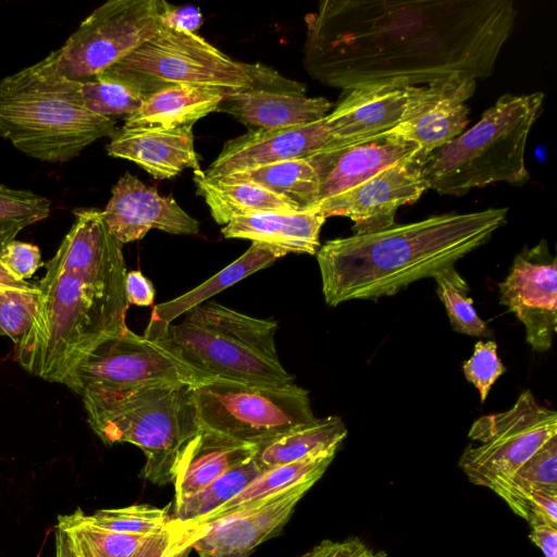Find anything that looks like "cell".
I'll list each match as a JSON object with an SVG mask.
<instances>
[{"mask_svg":"<svg viewBox=\"0 0 557 557\" xmlns=\"http://www.w3.org/2000/svg\"><path fill=\"white\" fill-rule=\"evenodd\" d=\"M418 86L349 89L325 116L336 145L392 131L401 120Z\"/></svg>","mask_w":557,"mask_h":557,"instance_id":"cell-21","label":"cell"},{"mask_svg":"<svg viewBox=\"0 0 557 557\" xmlns=\"http://www.w3.org/2000/svg\"><path fill=\"white\" fill-rule=\"evenodd\" d=\"M287 253L280 248L251 242L250 247L235 261L209 280L172 300L157 305L147 327L159 329L171 324L176 318L252 273L264 269Z\"/></svg>","mask_w":557,"mask_h":557,"instance_id":"cell-25","label":"cell"},{"mask_svg":"<svg viewBox=\"0 0 557 557\" xmlns=\"http://www.w3.org/2000/svg\"><path fill=\"white\" fill-rule=\"evenodd\" d=\"M97 78L125 84L145 99L174 86L211 88L224 92L304 86L261 63L233 60L196 33L165 26Z\"/></svg>","mask_w":557,"mask_h":557,"instance_id":"cell-8","label":"cell"},{"mask_svg":"<svg viewBox=\"0 0 557 557\" xmlns=\"http://www.w3.org/2000/svg\"><path fill=\"white\" fill-rule=\"evenodd\" d=\"M197 194L203 197L214 221L226 225L236 218L259 212L294 213L298 206L259 185L209 178L203 171H194Z\"/></svg>","mask_w":557,"mask_h":557,"instance_id":"cell-28","label":"cell"},{"mask_svg":"<svg viewBox=\"0 0 557 557\" xmlns=\"http://www.w3.org/2000/svg\"><path fill=\"white\" fill-rule=\"evenodd\" d=\"M468 436L479 444L467 446L459 467L471 483L496 494L525 461L557 436V413L537 403L528 389L508 410L476 419Z\"/></svg>","mask_w":557,"mask_h":557,"instance_id":"cell-10","label":"cell"},{"mask_svg":"<svg viewBox=\"0 0 557 557\" xmlns=\"http://www.w3.org/2000/svg\"><path fill=\"white\" fill-rule=\"evenodd\" d=\"M190 393L199 428L257 447L318 419L309 392L295 383L270 386L209 380L190 386Z\"/></svg>","mask_w":557,"mask_h":557,"instance_id":"cell-9","label":"cell"},{"mask_svg":"<svg viewBox=\"0 0 557 557\" xmlns=\"http://www.w3.org/2000/svg\"><path fill=\"white\" fill-rule=\"evenodd\" d=\"M162 23L165 27L196 33L203 23V16L197 7H176L166 2Z\"/></svg>","mask_w":557,"mask_h":557,"instance_id":"cell-41","label":"cell"},{"mask_svg":"<svg viewBox=\"0 0 557 557\" xmlns=\"http://www.w3.org/2000/svg\"><path fill=\"white\" fill-rule=\"evenodd\" d=\"M505 371L497 354V344L492 339L478 341L472 356L463 363L465 377L478 389L482 404L493 384Z\"/></svg>","mask_w":557,"mask_h":557,"instance_id":"cell-38","label":"cell"},{"mask_svg":"<svg viewBox=\"0 0 557 557\" xmlns=\"http://www.w3.org/2000/svg\"><path fill=\"white\" fill-rule=\"evenodd\" d=\"M50 211L46 197L0 184V253L22 230L45 220Z\"/></svg>","mask_w":557,"mask_h":557,"instance_id":"cell-34","label":"cell"},{"mask_svg":"<svg viewBox=\"0 0 557 557\" xmlns=\"http://www.w3.org/2000/svg\"><path fill=\"white\" fill-rule=\"evenodd\" d=\"M164 0H110L51 51L58 72L86 83L122 61L163 28Z\"/></svg>","mask_w":557,"mask_h":557,"instance_id":"cell-11","label":"cell"},{"mask_svg":"<svg viewBox=\"0 0 557 557\" xmlns=\"http://www.w3.org/2000/svg\"><path fill=\"white\" fill-rule=\"evenodd\" d=\"M55 557H83L70 532L55 527Z\"/></svg>","mask_w":557,"mask_h":557,"instance_id":"cell-44","label":"cell"},{"mask_svg":"<svg viewBox=\"0 0 557 557\" xmlns=\"http://www.w3.org/2000/svg\"><path fill=\"white\" fill-rule=\"evenodd\" d=\"M107 153L134 162L158 180L175 177L185 169L201 170L193 125L122 126L107 145Z\"/></svg>","mask_w":557,"mask_h":557,"instance_id":"cell-19","label":"cell"},{"mask_svg":"<svg viewBox=\"0 0 557 557\" xmlns=\"http://www.w3.org/2000/svg\"><path fill=\"white\" fill-rule=\"evenodd\" d=\"M530 540L545 557H557V529L545 520H532Z\"/></svg>","mask_w":557,"mask_h":557,"instance_id":"cell-43","label":"cell"},{"mask_svg":"<svg viewBox=\"0 0 557 557\" xmlns=\"http://www.w3.org/2000/svg\"><path fill=\"white\" fill-rule=\"evenodd\" d=\"M315 482H299L207 525L190 531L176 529L182 540L200 557H248L257 546L283 529L296 505Z\"/></svg>","mask_w":557,"mask_h":557,"instance_id":"cell-15","label":"cell"},{"mask_svg":"<svg viewBox=\"0 0 557 557\" xmlns=\"http://www.w3.org/2000/svg\"><path fill=\"white\" fill-rule=\"evenodd\" d=\"M213 180L259 185L288 199L301 211L311 210L319 199L318 175L307 159L276 161Z\"/></svg>","mask_w":557,"mask_h":557,"instance_id":"cell-30","label":"cell"},{"mask_svg":"<svg viewBox=\"0 0 557 557\" xmlns=\"http://www.w3.org/2000/svg\"><path fill=\"white\" fill-rule=\"evenodd\" d=\"M257 446L199 429L181 453L174 478L175 499L193 495L251 459Z\"/></svg>","mask_w":557,"mask_h":557,"instance_id":"cell-22","label":"cell"},{"mask_svg":"<svg viewBox=\"0 0 557 557\" xmlns=\"http://www.w3.org/2000/svg\"><path fill=\"white\" fill-rule=\"evenodd\" d=\"M177 324L146 327L157 342L208 380L286 386L294 376L281 363L277 322L253 318L214 301L202 302Z\"/></svg>","mask_w":557,"mask_h":557,"instance_id":"cell-5","label":"cell"},{"mask_svg":"<svg viewBox=\"0 0 557 557\" xmlns=\"http://www.w3.org/2000/svg\"><path fill=\"white\" fill-rule=\"evenodd\" d=\"M517 14L512 0H325L306 17L304 66L345 90L484 79Z\"/></svg>","mask_w":557,"mask_h":557,"instance_id":"cell-1","label":"cell"},{"mask_svg":"<svg viewBox=\"0 0 557 557\" xmlns=\"http://www.w3.org/2000/svg\"><path fill=\"white\" fill-rule=\"evenodd\" d=\"M325 220L323 214L312 210L259 212L232 220L221 233L225 238L259 242L286 253L315 255L321 246L320 231Z\"/></svg>","mask_w":557,"mask_h":557,"instance_id":"cell-23","label":"cell"},{"mask_svg":"<svg viewBox=\"0 0 557 557\" xmlns=\"http://www.w3.org/2000/svg\"><path fill=\"white\" fill-rule=\"evenodd\" d=\"M337 450L331 449L272 468L261 473L236 496L210 513L187 524L178 525L174 521L173 524L182 531H190L259 504L299 482L318 481L333 461Z\"/></svg>","mask_w":557,"mask_h":557,"instance_id":"cell-24","label":"cell"},{"mask_svg":"<svg viewBox=\"0 0 557 557\" xmlns=\"http://www.w3.org/2000/svg\"><path fill=\"white\" fill-rule=\"evenodd\" d=\"M102 218L110 233L123 245L146 236L150 230L175 235H197L199 222L172 196H161L129 172L112 188Z\"/></svg>","mask_w":557,"mask_h":557,"instance_id":"cell-17","label":"cell"},{"mask_svg":"<svg viewBox=\"0 0 557 557\" xmlns=\"http://www.w3.org/2000/svg\"><path fill=\"white\" fill-rule=\"evenodd\" d=\"M116 129L115 120L85 107L78 83L58 72L51 52L0 79V135L28 157L66 162Z\"/></svg>","mask_w":557,"mask_h":557,"instance_id":"cell-4","label":"cell"},{"mask_svg":"<svg viewBox=\"0 0 557 557\" xmlns=\"http://www.w3.org/2000/svg\"><path fill=\"white\" fill-rule=\"evenodd\" d=\"M532 486L557 487V436L540 448L496 494L508 504Z\"/></svg>","mask_w":557,"mask_h":557,"instance_id":"cell-36","label":"cell"},{"mask_svg":"<svg viewBox=\"0 0 557 557\" xmlns=\"http://www.w3.org/2000/svg\"><path fill=\"white\" fill-rule=\"evenodd\" d=\"M191 547L180 535L172 542L162 557H188Z\"/></svg>","mask_w":557,"mask_h":557,"instance_id":"cell-46","label":"cell"},{"mask_svg":"<svg viewBox=\"0 0 557 557\" xmlns=\"http://www.w3.org/2000/svg\"><path fill=\"white\" fill-rule=\"evenodd\" d=\"M0 289H17L39 293L38 286L21 280L0 259Z\"/></svg>","mask_w":557,"mask_h":557,"instance_id":"cell-45","label":"cell"},{"mask_svg":"<svg viewBox=\"0 0 557 557\" xmlns=\"http://www.w3.org/2000/svg\"><path fill=\"white\" fill-rule=\"evenodd\" d=\"M347 433L341 417L329 416L258 446L252 458L261 471L265 472L312 455L338 449Z\"/></svg>","mask_w":557,"mask_h":557,"instance_id":"cell-29","label":"cell"},{"mask_svg":"<svg viewBox=\"0 0 557 557\" xmlns=\"http://www.w3.org/2000/svg\"><path fill=\"white\" fill-rule=\"evenodd\" d=\"M38 298L39 293L0 289V336L16 345L34 322Z\"/></svg>","mask_w":557,"mask_h":557,"instance_id":"cell-37","label":"cell"},{"mask_svg":"<svg viewBox=\"0 0 557 557\" xmlns=\"http://www.w3.org/2000/svg\"><path fill=\"white\" fill-rule=\"evenodd\" d=\"M433 278L436 283L437 296L456 332L474 337L493 336V331L473 308L472 299L468 296L470 290L468 283L454 265L438 270Z\"/></svg>","mask_w":557,"mask_h":557,"instance_id":"cell-32","label":"cell"},{"mask_svg":"<svg viewBox=\"0 0 557 557\" xmlns=\"http://www.w3.org/2000/svg\"><path fill=\"white\" fill-rule=\"evenodd\" d=\"M226 92L202 87L174 86L148 96L140 107L125 119L123 126L177 127L194 125L218 111Z\"/></svg>","mask_w":557,"mask_h":557,"instance_id":"cell-27","label":"cell"},{"mask_svg":"<svg viewBox=\"0 0 557 557\" xmlns=\"http://www.w3.org/2000/svg\"><path fill=\"white\" fill-rule=\"evenodd\" d=\"M0 259L21 280L26 281L41 264L40 250L36 245L21 240L10 242L2 252Z\"/></svg>","mask_w":557,"mask_h":557,"instance_id":"cell-39","label":"cell"},{"mask_svg":"<svg viewBox=\"0 0 557 557\" xmlns=\"http://www.w3.org/2000/svg\"><path fill=\"white\" fill-rule=\"evenodd\" d=\"M81 98L85 107L103 116L127 117L134 113L145 97L132 87L120 82L97 78L78 83Z\"/></svg>","mask_w":557,"mask_h":557,"instance_id":"cell-35","label":"cell"},{"mask_svg":"<svg viewBox=\"0 0 557 557\" xmlns=\"http://www.w3.org/2000/svg\"><path fill=\"white\" fill-rule=\"evenodd\" d=\"M87 421L107 445L141 449V475L157 485L173 483L187 442L199 431L190 386L159 382L82 397Z\"/></svg>","mask_w":557,"mask_h":557,"instance_id":"cell-7","label":"cell"},{"mask_svg":"<svg viewBox=\"0 0 557 557\" xmlns=\"http://www.w3.org/2000/svg\"><path fill=\"white\" fill-rule=\"evenodd\" d=\"M428 154L422 150L411 158L385 168L357 186L318 202L311 210L329 216L349 218L354 234L375 233L395 224L397 210L416 202L428 185L422 168Z\"/></svg>","mask_w":557,"mask_h":557,"instance_id":"cell-13","label":"cell"},{"mask_svg":"<svg viewBox=\"0 0 557 557\" xmlns=\"http://www.w3.org/2000/svg\"><path fill=\"white\" fill-rule=\"evenodd\" d=\"M261 469L253 458L226 472L199 492L175 499L173 521L182 525L194 522L224 505L250 482L258 478Z\"/></svg>","mask_w":557,"mask_h":557,"instance_id":"cell-31","label":"cell"},{"mask_svg":"<svg viewBox=\"0 0 557 557\" xmlns=\"http://www.w3.org/2000/svg\"><path fill=\"white\" fill-rule=\"evenodd\" d=\"M206 381L166 348L126 327L96 347L65 385L84 397L159 382L195 386Z\"/></svg>","mask_w":557,"mask_h":557,"instance_id":"cell-12","label":"cell"},{"mask_svg":"<svg viewBox=\"0 0 557 557\" xmlns=\"http://www.w3.org/2000/svg\"><path fill=\"white\" fill-rule=\"evenodd\" d=\"M507 208L447 213L385 230L335 238L317 255L325 302L392 296L433 277L490 240L507 222Z\"/></svg>","mask_w":557,"mask_h":557,"instance_id":"cell-3","label":"cell"},{"mask_svg":"<svg viewBox=\"0 0 557 557\" xmlns=\"http://www.w3.org/2000/svg\"><path fill=\"white\" fill-rule=\"evenodd\" d=\"M125 296L128 305L151 306L154 301V287L140 271H129L125 276Z\"/></svg>","mask_w":557,"mask_h":557,"instance_id":"cell-42","label":"cell"},{"mask_svg":"<svg viewBox=\"0 0 557 557\" xmlns=\"http://www.w3.org/2000/svg\"><path fill=\"white\" fill-rule=\"evenodd\" d=\"M333 109L323 97H308L306 86L295 89L252 88L226 92L218 111L249 131H273L322 120Z\"/></svg>","mask_w":557,"mask_h":557,"instance_id":"cell-20","label":"cell"},{"mask_svg":"<svg viewBox=\"0 0 557 557\" xmlns=\"http://www.w3.org/2000/svg\"><path fill=\"white\" fill-rule=\"evenodd\" d=\"M475 87V79L459 74L418 86L401 120L389 132L431 153L465 132L470 112L467 101Z\"/></svg>","mask_w":557,"mask_h":557,"instance_id":"cell-16","label":"cell"},{"mask_svg":"<svg viewBox=\"0 0 557 557\" xmlns=\"http://www.w3.org/2000/svg\"><path fill=\"white\" fill-rule=\"evenodd\" d=\"M498 287L500 304L524 325L531 348L549 350L557 330V260L547 242L523 248Z\"/></svg>","mask_w":557,"mask_h":557,"instance_id":"cell-14","label":"cell"},{"mask_svg":"<svg viewBox=\"0 0 557 557\" xmlns=\"http://www.w3.org/2000/svg\"><path fill=\"white\" fill-rule=\"evenodd\" d=\"M421 149L391 132L333 146L307 160L319 180L318 202L346 191Z\"/></svg>","mask_w":557,"mask_h":557,"instance_id":"cell-18","label":"cell"},{"mask_svg":"<svg viewBox=\"0 0 557 557\" xmlns=\"http://www.w3.org/2000/svg\"><path fill=\"white\" fill-rule=\"evenodd\" d=\"M544 94L500 96L472 127L425 157L422 176L440 195L462 196L495 183L523 185L525 147Z\"/></svg>","mask_w":557,"mask_h":557,"instance_id":"cell-6","label":"cell"},{"mask_svg":"<svg viewBox=\"0 0 557 557\" xmlns=\"http://www.w3.org/2000/svg\"><path fill=\"white\" fill-rule=\"evenodd\" d=\"M86 522L98 529L121 534L149 535L171 527L173 517L166 508L150 505H132L123 508L100 509L92 513L83 511Z\"/></svg>","mask_w":557,"mask_h":557,"instance_id":"cell-33","label":"cell"},{"mask_svg":"<svg viewBox=\"0 0 557 557\" xmlns=\"http://www.w3.org/2000/svg\"><path fill=\"white\" fill-rule=\"evenodd\" d=\"M384 550H376L358 537L343 541L324 540L301 557H385Z\"/></svg>","mask_w":557,"mask_h":557,"instance_id":"cell-40","label":"cell"},{"mask_svg":"<svg viewBox=\"0 0 557 557\" xmlns=\"http://www.w3.org/2000/svg\"><path fill=\"white\" fill-rule=\"evenodd\" d=\"M74 222L38 286L37 313L15 345L29 374L66 384L100 344L126 327V265L122 244L96 208H76Z\"/></svg>","mask_w":557,"mask_h":557,"instance_id":"cell-2","label":"cell"},{"mask_svg":"<svg viewBox=\"0 0 557 557\" xmlns=\"http://www.w3.org/2000/svg\"><path fill=\"white\" fill-rule=\"evenodd\" d=\"M57 527L71 533L83 557H162L178 536L173 522L168 530L149 535L104 531L86 522L81 508L59 516Z\"/></svg>","mask_w":557,"mask_h":557,"instance_id":"cell-26","label":"cell"}]
</instances>
